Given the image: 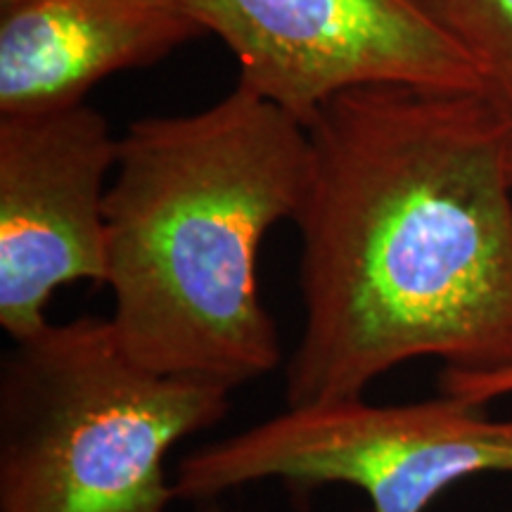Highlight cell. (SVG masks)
I'll use <instances>...</instances> for the list:
<instances>
[{"label":"cell","instance_id":"cell-3","mask_svg":"<svg viewBox=\"0 0 512 512\" xmlns=\"http://www.w3.org/2000/svg\"><path fill=\"white\" fill-rule=\"evenodd\" d=\"M230 392L145 368L112 318L17 339L0 366V512H166V456L221 422Z\"/></svg>","mask_w":512,"mask_h":512},{"label":"cell","instance_id":"cell-12","mask_svg":"<svg viewBox=\"0 0 512 512\" xmlns=\"http://www.w3.org/2000/svg\"><path fill=\"white\" fill-rule=\"evenodd\" d=\"M202 512H223V510H202Z\"/></svg>","mask_w":512,"mask_h":512},{"label":"cell","instance_id":"cell-5","mask_svg":"<svg viewBox=\"0 0 512 512\" xmlns=\"http://www.w3.org/2000/svg\"><path fill=\"white\" fill-rule=\"evenodd\" d=\"M240 64L242 86L306 126L370 83L484 91L465 50L413 0H174Z\"/></svg>","mask_w":512,"mask_h":512},{"label":"cell","instance_id":"cell-7","mask_svg":"<svg viewBox=\"0 0 512 512\" xmlns=\"http://www.w3.org/2000/svg\"><path fill=\"white\" fill-rule=\"evenodd\" d=\"M207 36L174 0H29L0 12V117L86 102L95 83Z\"/></svg>","mask_w":512,"mask_h":512},{"label":"cell","instance_id":"cell-8","mask_svg":"<svg viewBox=\"0 0 512 512\" xmlns=\"http://www.w3.org/2000/svg\"><path fill=\"white\" fill-rule=\"evenodd\" d=\"M470 57L484 93L512 121V0H413Z\"/></svg>","mask_w":512,"mask_h":512},{"label":"cell","instance_id":"cell-9","mask_svg":"<svg viewBox=\"0 0 512 512\" xmlns=\"http://www.w3.org/2000/svg\"><path fill=\"white\" fill-rule=\"evenodd\" d=\"M441 394L458 396L477 406H486L494 399H503V396L512 394V366L501 370H458V368H444L439 375Z\"/></svg>","mask_w":512,"mask_h":512},{"label":"cell","instance_id":"cell-10","mask_svg":"<svg viewBox=\"0 0 512 512\" xmlns=\"http://www.w3.org/2000/svg\"><path fill=\"white\" fill-rule=\"evenodd\" d=\"M22 3H29V0H0V12L17 8V5H22Z\"/></svg>","mask_w":512,"mask_h":512},{"label":"cell","instance_id":"cell-1","mask_svg":"<svg viewBox=\"0 0 512 512\" xmlns=\"http://www.w3.org/2000/svg\"><path fill=\"white\" fill-rule=\"evenodd\" d=\"M304 330L287 406L356 399L415 358L512 366V121L484 91L370 83L306 124Z\"/></svg>","mask_w":512,"mask_h":512},{"label":"cell","instance_id":"cell-2","mask_svg":"<svg viewBox=\"0 0 512 512\" xmlns=\"http://www.w3.org/2000/svg\"><path fill=\"white\" fill-rule=\"evenodd\" d=\"M309 178L306 126L242 83L200 112L133 121L105 197V285L128 354L230 389L278 368L259 252L297 219Z\"/></svg>","mask_w":512,"mask_h":512},{"label":"cell","instance_id":"cell-4","mask_svg":"<svg viewBox=\"0 0 512 512\" xmlns=\"http://www.w3.org/2000/svg\"><path fill=\"white\" fill-rule=\"evenodd\" d=\"M458 396L373 406L342 399L287 406L259 425L181 460V501H209L245 484L283 479L299 489L349 484L373 512H425L463 479L512 475V420Z\"/></svg>","mask_w":512,"mask_h":512},{"label":"cell","instance_id":"cell-6","mask_svg":"<svg viewBox=\"0 0 512 512\" xmlns=\"http://www.w3.org/2000/svg\"><path fill=\"white\" fill-rule=\"evenodd\" d=\"M119 138L95 107L0 117V328L12 342L50 323L64 285L107 280V176Z\"/></svg>","mask_w":512,"mask_h":512},{"label":"cell","instance_id":"cell-11","mask_svg":"<svg viewBox=\"0 0 512 512\" xmlns=\"http://www.w3.org/2000/svg\"><path fill=\"white\" fill-rule=\"evenodd\" d=\"M510 178H512V152H510Z\"/></svg>","mask_w":512,"mask_h":512}]
</instances>
